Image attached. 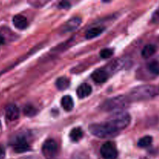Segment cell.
Here are the masks:
<instances>
[{"label": "cell", "mask_w": 159, "mask_h": 159, "mask_svg": "<svg viewBox=\"0 0 159 159\" xmlns=\"http://www.w3.org/2000/svg\"><path fill=\"white\" fill-rule=\"evenodd\" d=\"M92 87L88 83H82L78 87L77 89V96L80 99H84L87 97L92 93Z\"/></svg>", "instance_id": "cell-11"}, {"label": "cell", "mask_w": 159, "mask_h": 159, "mask_svg": "<svg viewBox=\"0 0 159 159\" xmlns=\"http://www.w3.org/2000/svg\"><path fill=\"white\" fill-rule=\"evenodd\" d=\"M6 157V150L2 145H0V159H4Z\"/></svg>", "instance_id": "cell-24"}, {"label": "cell", "mask_w": 159, "mask_h": 159, "mask_svg": "<svg viewBox=\"0 0 159 159\" xmlns=\"http://www.w3.org/2000/svg\"><path fill=\"white\" fill-rule=\"evenodd\" d=\"M152 22L155 24H159V9L155 11L152 15Z\"/></svg>", "instance_id": "cell-22"}, {"label": "cell", "mask_w": 159, "mask_h": 159, "mask_svg": "<svg viewBox=\"0 0 159 159\" xmlns=\"http://www.w3.org/2000/svg\"><path fill=\"white\" fill-rule=\"evenodd\" d=\"M82 23V20L79 17H74L71 18V20H68L65 25H64L63 28H62V31L63 33H68L72 32L75 30L79 27Z\"/></svg>", "instance_id": "cell-7"}, {"label": "cell", "mask_w": 159, "mask_h": 159, "mask_svg": "<svg viewBox=\"0 0 159 159\" xmlns=\"http://www.w3.org/2000/svg\"><path fill=\"white\" fill-rule=\"evenodd\" d=\"M89 132L94 136L100 138H114L119 134V131L115 130L107 122L102 124H93L89 127Z\"/></svg>", "instance_id": "cell-3"}, {"label": "cell", "mask_w": 159, "mask_h": 159, "mask_svg": "<svg viewBox=\"0 0 159 159\" xmlns=\"http://www.w3.org/2000/svg\"><path fill=\"white\" fill-rule=\"evenodd\" d=\"M70 80L66 77H61L56 81V86L59 90H65L69 87Z\"/></svg>", "instance_id": "cell-17"}, {"label": "cell", "mask_w": 159, "mask_h": 159, "mask_svg": "<svg viewBox=\"0 0 159 159\" xmlns=\"http://www.w3.org/2000/svg\"><path fill=\"white\" fill-rule=\"evenodd\" d=\"M148 70L152 75H159V61L153 60L148 64Z\"/></svg>", "instance_id": "cell-18"}, {"label": "cell", "mask_w": 159, "mask_h": 159, "mask_svg": "<svg viewBox=\"0 0 159 159\" xmlns=\"http://www.w3.org/2000/svg\"><path fill=\"white\" fill-rule=\"evenodd\" d=\"M58 150V146L57 142L53 139H48L43 143L42 146V153L45 158L51 159L57 154Z\"/></svg>", "instance_id": "cell-5"}, {"label": "cell", "mask_w": 159, "mask_h": 159, "mask_svg": "<svg viewBox=\"0 0 159 159\" xmlns=\"http://www.w3.org/2000/svg\"><path fill=\"white\" fill-rule=\"evenodd\" d=\"M23 113L25 116L33 117L37 113V110L32 105H26L23 109Z\"/></svg>", "instance_id": "cell-19"}, {"label": "cell", "mask_w": 159, "mask_h": 159, "mask_svg": "<svg viewBox=\"0 0 159 159\" xmlns=\"http://www.w3.org/2000/svg\"><path fill=\"white\" fill-rule=\"evenodd\" d=\"M100 54V57H102V58H110V57L113 54V50L110 49V48H106V49L102 50V51H100V54Z\"/></svg>", "instance_id": "cell-21"}, {"label": "cell", "mask_w": 159, "mask_h": 159, "mask_svg": "<svg viewBox=\"0 0 159 159\" xmlns=\"http://www.w3.org/2000/svg\"><path fill=\"white\" fill-rule=\"evenodd\" d=\"M4 42H5L4 37H3L2 36L1 34H0V45L3 44V43H4Z\"/></svg>", "instance_id": "cell-26"}, {"label": "cell", "mask_w": 159, "mask_h": 159, "mask_svg": "<svg viewBox=\"0 0 159 159\" xmlns=\"http://www.w3.org/2000/svg\"><path fill=\"white\" fill-rule=\"evenodd\" d=\"M159 95V87L153 85H144L135 87L130 91V101H144L153 99Z\"/></svg>", "instance_id": "cell-1"}, {"label": "cell", "mask_w": 159, "mask_h": 159, "mask_svg": "<svg viewBox=\"0 0 159 159\" xmlns=\"http://www.w3.org/2000/svg\"><path fill=\"white\" fill-rule=\"evenodd\" d=\"M130 101L125 96H118L106 100L101 105V109L107 112H121L126 109Z\"/></svg>", "instance_id": "cell-2"}, {"label": "cell", "mask_w": 159, "mask_h": 159, "mask_svg": "<svg viewBox=\"0 0 159 159\" xmlns=\"http://www.w3.org/2000/svg\"><path fill=\"white\" fill-rule=\"evenodd\" d=\"M130 120L131 118L128 113L121 111L113 113L107 120V123L117 131H120L128 127L130 123Z\"/></svg>", "instance_id": "cell-4"}, {"label": "cell", "mask_w": 159, "mask_h": 159, "mask_svg": "<svg viewBox=\"0 0 159 159\" xmlns=\"http://www.w3.org/2000/svg\"><path fill=\"white\" fill-rule=\"evenodd\" d=\"M83 136V132L82 130L80 127H75L70 132L69 137L71 138V140L74 142H78L79 141H80L82 138Z\"/></svg>", "instance_id": "cell-15"}, {"label": "cell", "mask_w": 159, "mask_h": 159, "mask_svg": "<svg viewBox=\"0 0 159 159\" xmlns=\"http://www.w3.org/2000/svg\"><path fill=\"white\" fill-rule=\"evenodd\" d=\"M61 106L65 111L70 112L74 108V102L70 96H65L61 99Z\"/></svg>", "instance_id": "cell-13"}, {"label": "cell", "mask_w": 159, "mask_h": 159, "mask_svg": "<svg viewBox=\"0 0 159 159\" xmlns=\"http://www.w3.org/2000/svg\"><path fill=\"white\" fill-rule=\"evenodd\" d=\"M152 143V138L151 136H145L138 141V145L140 148H147Z\"/></svg>", "instance_id": "cell-20"}, {"label": "cell", "mask_w": 159, "mask_h": 159, "mask_svg": "<svg viewBox=\"0 0 159 159\" xmlns=\"http://www.w3.org/2000/svg\"><path fill=\"white\" fill-rule=\"evenodd\" d=\"M156 52V47L153 44H148L143 48L141 55L144 58H149Z\"/></svg>", "instance_id": "cell-16"}, {"label": "cell", "mask_w": 159, "mask_h": 159, "mask_svg": "<svg viewBox=\"0 0 159 159\" xmlns=\"http://www.w3.org/2000/svg\"><path fill=\"white\" fill-rule=\"evenodd\" d=\"M13 148L17 153H23L29 151L30 146L24 138H19L14 143Z\"/></svg>", "instance_id": "cell-8"}, {"label": "cell", "mask_w": 159, "mask_h": 159, "mask_svg": "<svg viewBox=\"0 0 159 159\" xmlns=\"http://www.w3.org/2000/svg\"><path fill=\"white\" fill-rule=\"evenodd\" d=\"M92 78L97 83H103L108 79L109 74L105 69H97L93 71L92 74Z\"/></svg>", "instance_id": "cell-10"}, {"label": "cell", "mask_w": 159, "mask_h": 159, "mask_svg": "<svg viewBox=\"0 0 159 159\" xmlns=\"http://www.w3.org/2000/svg\"><path fill=\"white\" fill-rule=\"evenodd\" d=\"M12 23L16 28L19 30H24L27 27V20L22 15H16L12 19Z\"/></svg>", "instance_id": "cell-12"}, {"label": "cell", "mask_w": 159, "mask_h": 159, "mask_svg": "<svg viewBox=\"0 0 159 159\" xmlns=\"http://www.w3.org/2000/svg\"><path fill=\"white\" fill-rule=\"evenodd\" d=\"M72 159H86L83 155H76L75 156L74 158H72Z\"/></svg>", "instance_id": "cell-25"}, {"label": "cell", "mask_w": 159, "mask_h": 159, "mask_svg": "<svg viewBox=\"0 0 159 159\" xmlns=\"http://www.w3.org/2000/svg\"><path fill=\"white\" fill-rule=\"evenodd\" d=\"M100 153L103 159L117 158V150L112 142H106L102 144L100 149Z\"/></svg>", "instance_id": "cell-6"}, {"label": "cell", "mask_w": 159, "mask_h": 159, "mask_svg": "<svg viewBox=\"0 0 159 159\" xmlns=\"http://www.w3.org/2000/svg\"><path fill=\"white\" fill-rule=\"evenodd\" d=\"M71 5L68 2H61L58 4V7L61 8V9H68L70 8Z\"/></svg>", "instance_id": "cell-23"}, {"label": "cell", "mask_w": 159, "mask_h": 159, "mask_svg": "<svg viewBox=\"0 0 159 159\" xmlns=\"http://www.w3.org/2000/svg\"><path fill=\"white\" fill-rule=\"evenodd\" d=\"M104 29L100 26H97V27H93L92 29H89L85 34V38L90 40V39L95 38V37H98L100 35L102 32H103Z\"/></svg>", "instance_id": "cell-14"}, {"label": "cell", "mask_w": 159, "mask_h": 159, "mask_svg": "<svg viewBox=\"0 0 159 159\" xmlns=\"http://www.w3.org/2000/svg\"><path fill=\"white\" fill-rule=\"evenodd\" d=\"M6 116L9 120H16L20 116V110L19 108L14 104L9 105L6 108Z\"/></svg>", "instance_id": "cell-9"}]
</instances>
